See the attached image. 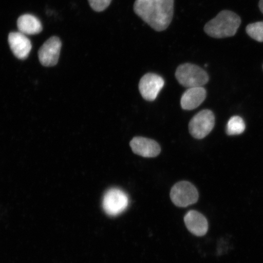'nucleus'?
<instances>
[{
	"mask_svg": "<svg viewBox=\"0 0 263 263\" xmlns=\"http://www.w3.org/2000/svg\"><path fill=\"white\" fill-rule=\"evenodd\" d=\"M174 0H136V14L156 31L165 30L172 21Z\"/></svg>",
	"mask_w": 263,
	"mask_h": 263,
	"instance_id": "obj_1",
	"label": "nucleus"
},
{
	"mask_svg": "<svg viewBox=\"0 0 263 263\" xmlns=\"http://www.w3.org/2000/svg\"><path fill=\"white\" fill-rule=\"evenodd\" d=\"M241 24V19L236 13L223 10L215 18L207 23L204 31L213 38L232 37L236 34Z\"/></svg>",
	"mask_w": 263,
	"mask_h": 263,
	"instance_id": "obj_2",
	"label": "nucleus"
},
{
	"mask_svg": "<svg viewBox=\"0 0 263 263\" xmlns=\"http://www.w3.org/2000/svg\"><path fill=\"white\" fill-rule=\"evenodd\" d=\"M176 78L179 84L186 88L203 87L209 81L206 72L192 64H183L177 67Z\"/></svg>",
	"mask_w": 263,
	"mask_h": 263,
	"instance_id": "obj_3",
	"label": "nucleus"
},
{
	"mask_svg": "<svg viewBox=\"0 0 263 263\" xmlns=\"http://www.w3.org/2000/svg\"><path fill=\"white\" fill-rule=\"evenodd\" d=\"M103 209L108 216L115 217L120 215L129 205V197L122 190L111 188L104 194Z\"/></svg>",
	"mask_w": 263,
	"mask_h": 263,
	"instance_id": "obj_4",
	"label": "nucleus"
},
{
	"mask_svg": "<svg viewBox=\"0 0 263 263\" xmlns=\"http://www.w3.org/2000/svg\"><path fill=\"white\" fill-rule=\"evenodd\" d=\"M171 199L177 206L186 207L194 204L199 199V193L195 186L187 181L174 185L171 190Z\"/></svg>",
	"mask_w": 263,
	"mask_h": 263,
	"instance_id": "obj_5",
	"label": "nucleus"
},
{
	"mask_svg": "<svg viewBox=\"0 0 263 263\" xmlns=\"http://www.w3.org/2000/svg\"><path fill=\"white\" fill-rule=\"evenodd\" d=\"M215 124V117L212 111L203 110L191 120L190 133L196 139H202L211 133Z\"/></svg>",
	"mask_w": 263,
	"mask_h": 263,
	"instance_id": "obj_6",
	"label": "nucleus"
},
{
	"mask_svg": "<svg viewBox=\"0 0 263 263\" xmlns=\"http://www.w3.org/2000/svg\"><path fill=\"white\" fill-rule=\"evenodd\" d=\"M164 81L160 76L154 73L144 74L139 82V90L141 96L147 101L156 100L162 89Z\"/></svg>",
	"mask_w": 263,
	"mask_h": 263,
	"instance_id": "obj_7",
	"label": "nucleus"
},
{
	"mask_svg": "<svg viewBox=\"0 0 263 263\" xmlns=\"http://www.w3.org/2000/svg\"><path fill=\"white\" fill-rule=\"evenodd\" d=\"M62 42L58 37H52L46 41L39 51V58L45 67H53L58 64Z\"/></svg>",
	"mask_w": 263,
	"mask_h": 263,
	"instance_id": "obj_8",
	"label": "nucleus"
},
{
	"mask_svg": "<svg viewBox=\"0 0 263 263\" xmlns=\"http://www.w3.org/2000/svg\"><path fill=\"white\" fill-rule=\"evenodd\" d=\"M130 146L134 153L146 158L156 157L159 155L161 151L157 141L141 137H134L130 141Z\"/></svg>",
	"mask_w": 263,
	"mask_h": 263,
	"instance_id": "obj_9",
	"label": "nucleus"
},
{
	"mask_svg": "<svg viewBox=\"0 0 263 263\" xmlns=\"http://www.w3.org/2000/svg\"><path fill=\"white\" fill-rule=\"evenodd\" d=\"M10 48L16 58L25 60L29 57L31 51V42L26 36L21 32L10 33L8 37Z\"/></svg>",
	"mask_w": 263,
	"mask_h": 263,
	"instance_id": "obj_10",
	"label": "nucleus"
},
{
	"mask_svg": "<svg viewBox=\"0 0 263 263\" xmlns=\"http://www.w3.org/2000/svg\"><path fill=\"white\" fill-rule=\"evenodd\" d=\"M186 228L197 236L205 235L209 229V223L205 217L198 212L191 210L184 218Z\"/></svg>",
	"mask_w": 263,
	"mask_h": 263,
	"instance_id": "obj_11",
	"label": "nucleus"
},
{
	"mask_svg": "<svg viewBox=\"0 0 263 263\" xmlns=\"http://www.w3.org/2000/svg\"><path fill=\"white\" fill-rule=\"evenodd\" d=\"M206 96V91L203 87L188 88L181 98V106L184 110L195 109L205 101Z\"/></svg>",
	"mask_w": 263,
	"mask_h": 263,
	"instance_id": "obj_12",
	"label": "nucleus"
},
{
	"mask_svg": "<svg viewBox=\"0 0 263 263\" xmlns=\"http://www.w3.org/2000/svg\"><path fill=\"white\" fill-rule=\"evenodd\" d=\"M17 27L19 32L25 35L39 34L43 29L39 19L31 14L23 15L18 19Z\"/></svg>",
	"mask_w": 263,
	"mask_h": 263,
	"instance_id": "obj_13",
	"label": "nucleus"
},
{
	"mask_svg": "<svg viewBox=\"0 0 263 263\" xmlns=\"http://www.w3.org/2000/svg\"><path fill=\"white\" fill-rule=\"evenodd\" d=\"M246 124L244 120L239 116L230 118L227 124L226 133L228 136H237L244 133Z\"/></svg>",
	"mask_w": 263,
	"mask_h": 263,
	"instance_id": "obj_14",
	"label": "nucleus"
},
{
	"mask_svg": "<svg viewBox=\"0 0 263 263\" xmlns=\"http://www.w3.org/2000/svg\"><path fill=\"white\" fill-rule=\"evenodd\" d=\"M247 34L254 40L263 42V22L253 23L247 26Z\"/></svg>",
	"mask_w": 263,
	"mask_h": 263,
	"instance_id": "obj_15",
	"label": "nucleus"
},
{
	"mask_svg": "<svg viewBox=\"0 0 263 263\" xmlns=\"http://www.w3.org/2000/svg\"><path fill=\"white\" fill-rule=\"evenodd\" d=\"M111 0H88L91 8L97 12L104 11L110 5Z\"/></svg>",
	"mask_w": 263,
	"mask_h": 263,
	"instance_id": "obj_16",
	"label": "nucleus"
},
{
	"mask_svg": "<svg viewBox=\"0 0 263 263\" xmlns=\"http://www.w3.org/2000/svg\"><path fill=\"white\" fill-rule=\"evenodd\" d=\"M259 9H260L261 12L263 14V0H259Z\"/></svg>",
	"mask_w": 263,
	"mask_h": 263,
	"instance_id": "obj_17",
	"label": "nucleus"
},
{
	"mask_svg": "<svg viewBox=\"0 0 263 263\" xmlns=\"http://www.w3.org/2000/svg\"><path fill=\"white\" fill-rule=\"evenodd\" d=\"M262 67H263V66H262Z\"/></svg>",
	"mask_w": 263,
	"mask_h": 263,
	"instance_id": "obj_18",
	"label": "nucleus"
}]
</instances>
